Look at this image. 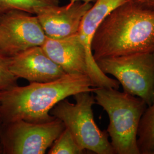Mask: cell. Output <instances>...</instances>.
Wrapping results in <instances>:
<instances>
[{
  "label": "cell",
  "instance_id": "cell-1",
  "mask_svg": "<svg viewBox=\"0 0 154 154\" xmlns=\"http://www.w3.org/2000/svg\"><path fill=\"white\" fill-rule=\"evenodd\" d=\"M95 86L88 75L65 74L48 82L18 85L0 92L2 123L19 120L44 123L55 117L50 111L60 101L82 92L93 93Z\"/></svg>",
  "mask_w": 154,
  "mask_h": 154
},
{
  "label": "cell",
  "instance_id": "cell-2",
  "mask_svg": "<svg viewBox=\"0 0 154 154\" xmlns=\"http://www.w3.org/2000/svg\"><path fill=\"white\" fill-rule=\"evenodd\" d=\"M95 61L154 53V10L128 0L102 22L91 42Z\"/></svg>",
  "mask_w": 154,
  "mask_h": 154
},
{
  "label": "cell",
  "instance_id": "cell-3",
  "mask_svg": "<svg viewBox=\"0 0 154 154\" xmlns=\"http://www.w3.org/2000/svg\"><path fill=\"white\" fill-rule=\"evenodd\" d=\"M96 103L109 118L107 132L116 154H140L137 144L138 128L148 105L143 99L118 89L95 88Z\"/></svg>",
  "mask_w": 154,
  "mask_h": 154
},
{
  "label": "cell",
  "instance_id": "cell-4",
  "mask_svg": "<svg viewBox=\"0 0 154 154\" xmlns=\"http://www.w3.org/2000/svg\"><path fill=\"white\" fill-rule=\"evenodd\" d=\"M90 92L73 95L75 103L65 99L50 111V114L63 123L83 150L97 154H115L107 131H102L94 118L95 99Z\"/></svg>",
  "mask_w": 154,
  "mask_h": 154
},
{
  "label": "cell",
  "instance_id": "cell-5",
  "mask_svg": "<svg viewBox=\"0 0 154 154\" xmlns=\"http://www.w3.org/2000/svg\"><path fill=\"white\" fill-rule=\"evenodd\" d=\"M100 70L111 74L125 92L143 99L149 106L154 101V53H135L96 61Z\"/></svg>",
  "mask_w": 154,
  "mask_h": 154
},
{
  "label": "cell",
  "instance_id": "cell-6",
  "mask_svg": "<svg viewBox=\"0 0 154 154\" xmlns=\"http://www.w3.org/2000/svg\"><path fill=\"white\" fill-rule=\"evenodd\" d=\"M65 128L55 118L44 123L19 120L0 126L3 154H44Z\"/></svg>",
  "mask_w": 154,
  "mask_h": 154
},
{
  "label": "cell",
  "instance_id": "cell-7",
  "mask_svg": "<svg viewBox=\"0 0 154 154\" xmlns=\"http://www.w3.org/2000/svg\"><path fill=\"white\" fill-rule=\"evenodd\" d=\"M46 35L36 15L12 10L0 17V54L10 58L41 46Z\"/></svg>",
  "mask_w": 154,
  "mask_h": 154
},
{
  "label": "cell",
  "instance_id": "cell-8",
  "mask_svg": "<svg viewBox=\"0 0 154 154\" xmlns=\"http://www.w3.org/2000/svg\"><path fill=\"white\" fill-rule=\"evenodd\" d=\"M128 0H95L83 17L78 35L86 50L88 76L95 88H113L116 85V79L102 72L94 58L91 42L96 30L102 22L116 8Z\"/></svg>",
  "mask_w": 154,
  "mask_h": 154
},
{
  "label": "cell",
  "instance_id": "cell-9",
  "mask_svg": "<svg viewBox=\"0 0 154 154\" xmlns=\"http://www.w3.org/2000/svg\"><path fill=\"white\" fill-rule=\"evenodd\" d=\"M11 73L30 83L48 82L64 76L66 73L42 49L36 46L9 58Z\"/></svg>",
  "mask_w": 154,
  "mask_h": 154
},
{
  "label": "cell",
  "instance_id": "cell-10",
  "mask_svg": "<svg viewBox=\"0 0 154 154\" xmlns=\"http://www.w3.org/2000/svg\"><path fill=\"white\" fill-rule=\"evenodd\" d=\"M91 5L81 1L69 2L46 8L36 16L46 37L63 38L78 33L83 17Z\"/></svg>",
  "mask_w": 154,
  "mask_h": 154
},
{
  "label": "cell",
  "instance_id": "cell-11",
  "mask_svg": "<svg viewBox=\"0 0 154 154\" xmlns=\"http://www.w3.org/2000/svg\"><path fill=\"white\" fill-rule=\"evenodd\" d=\"M41 48L66 74L88 75L86 50L78 33L63 38L46 37Z\"/></svg>",
  "mask_w": 154,
  "mask_h": 154
},
{
  "label": "cell",
  "instance_id": "cell-12",
  "mask_svg": "<svg viewBox=\"0 0 154 154\" xmlns=\"http://www.w3.org/2000/svg\"><path fill=\"white\" fill-rule=\"evenodd\" d=\"M137 144L140 154H154V101L148 106L138 128Z\"/></svg>",
  "mask_w": 154,
  "mask_h": 154
},
{
  "label": "cell",
  "instance_id": "cell-13",
  "mask_svg": "<svg viewBox=\"0 0 154 154\" xmlns=\"http://www.w3.org/2000/svg\"><path fill=\"white\" fill-rule=\"evenodd\" d=\"M58 4L59 0H0V17L12 10L36 15L42 10Z\"/></svg>",
  "mask_w": 154,
  "mask_h": 154
},
{
  "label": "cell",
  "instance_id": "cell-14",
  "mask_svg": "<svg viewBox=\"0 0 154 154\" xmlns=\"http://www.w3.org/2000/svg\"><path fill=\"white\" fill-rule=\"evenodd\" d=\"M85 150L81 148L71 132L65 127L50 147L49 154H82Z\"/></svg>",
  "mask_w": 154,
  "mask_h": 154
},
{
  "label": "cell",
  "instance_id": "cell-15",
  "mask_svg": "<svg viewBox=\"0 0 154 154\" xmlns=\"http://www.w3.org/2000/svg\"><path fill=\"white\" fill-rule=\"evenodd\" d=\"M17 81L9 69V58L0 54V92L17 85Z\"/></svg>",
  "mask_w": 154,
  "mask_h": 154
},
{
  "label": "cell",
  "instance_id": "cell-16",
  "mask_svg": "<svg viewBox=\"0 0 154 154\" xmlns=\"http://www.w3.org/2000/svg\"><path fill=\"white\" fill-rule=\"evenodd\" d=\"M135 4L143 8L154 10V0H131Z\"/></svg>",
  "mask_w": 154,
  "mask_h": 154
},
{
  "label": "cell",
  "instance_id": "cell-17",
  "mask_svg": "<svg viewBox=\"0 0 154 154\" xmlns=\"http://www.w3.org/2000/svg\"><path fill=\"white\" fill-rule=\"evenodd\" d=\"M95 0H70V2L73 3L76 1H81V2H87V3H91L93 2H94Z\"/></svg>",
  "mask_w": 154,
  "mask_h": 154
},
{
  "label": "cell",
  "instance_id": "cell-18",
  "mask_svg": "<svg viewBox=\"0 0 154 154\" xmlns=\"http://www.w3.org/2000/svg\"><path fill=\"white\" fill-rule=\"evenodd\" d=\"M3 154V149H2V146L1 141V138H0V154Z\"/></svg>",
  "mask_w": 154,
  "mask_h": 154
},
{
  "label": "cell",
  "instance_id": "cell-19",
  "mask_svg": "<svg viewBox=\"0 0 154 154\" xmlns=\"http://www.w3.org/2000/svg\"><path fill=\"white\" fill-rule=\"evenodd\" d=\"M2 124V122H1V117H0V126H1V125Z\"/></svg>",
  "mask_w": 154,
  "mask_h": 154
}]
</instances>
